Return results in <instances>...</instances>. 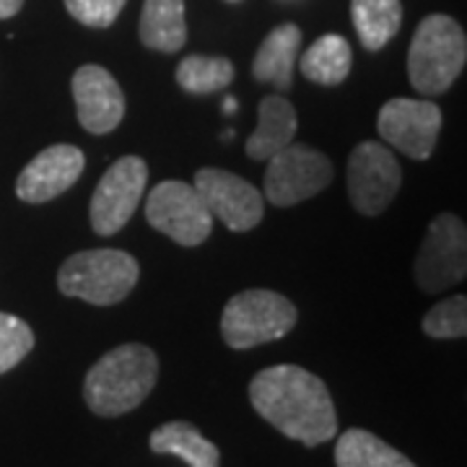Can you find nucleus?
<instances>
[{"instance_id":"1","label":"nucleus","mask_w":467,"mask_h":467,"mask_svg":"<svg viewBox=\"0 0 467 467\" xmlns=\"http://www.w3.org/2000/svg\"><path fill=\"white\" fill-rule=\"evenodd\" d=\"M250 402L270 426L304 447H319L337 434L330 389L306 368L294 364L263 368L250 382Z\"/></svg>"},{"instance_id":"2","label":"nucleus","mask_w":467,"mask_h":467,"mask_svg":"<svg viewBox=\"0 0 467 467\" xmlns=\"http://www.w3.org/2000/svg\"><path fill=\"white\" fill-rule=\"evenodd\" d=\"M156 377V353L140 343H125L104 353L88 368L84 379V400L97 416H125L149 398Z\"/></svg>"},{"instance_id":"3","label":"nucleus","mask_w":467,"mask_h":467,"mask_svg":"<svg viewBox=\"0 0 467 467\" xmlns=\"http://www.w3.org/2000/svg\"><path fill=\"white\" fill-rule=\"evenodd\" d=\"M467 63L465 29L447 14H431L418 24L408 50V78L423 97L447 94Z\"/></svg>"},{"instance_id":"4","label":"nucleus","mask_w":467,"mask_h":467,"mask_svg":"<svg viewBox=\"0 0 467 467\" xmlns=\"http://www.w3.org/2000/svg\"><path fill=\"white\" fill-rule=\"evenodd\" d=\"M140 265L122 250H86L70 254L60 273L57 288L63 296L112 306L125 299L138 284Z\"/></svg>"},{"instance_id":"5","label":"nucleus","mask_w":467,"mask_h":467,"mask_svg":"<svg viewBox=\"0 0 467 467\" xmlns=\"http://www.w3.org/2000/svg\"><path fill=\"white\" fill-rule=\"evenodd\" d=\"M299 319L296 306L278 291L250 288L229 299L221 317V335L229 348L244 350L281 340Z\"/></svg>"},{"instance_id":"6","label":"nucleus","mask_w":467,"mask_h":467,"mask_svg":"<svg viewBox=\"0 0 467 467\" xmlns=\"http://www.w3.org/2000/svg\"><path fill=\"white\" fill-rule=\"evenodd\" d=\"M333 164L322 150L306 143H288L267 159L263 192L273 205L288 208L319 195L333 182Z\"/></svg>"},{"instance_id":"7","label":"nucleus","mask_w":467,"mask_h":467,"mask_svg":"<svg viewBox=\"0 0 467 467\" xmlns=\"http://www.w3.org/2000/svg\"><path fill=\"white\" fill-rule=\"evenodd\" d=\"M146 218L156 232L167 234L182 247H198L213 229V216L201 192L180 180L159 182L150 190L146 198Z\"/></svg>"},{"instance_id":"8","label":"nucleus","mask_w":467,"mask_h":467,"mask_svg":"<svg viewBox=\"0 0 467 467\" xmlns=\"http://www.w3.org/2000/svg\"><path fill=\"white\" fill-rule=\"evenodd\" d=\"M413 273L416 284L426 294H441L454 284L465 281L467 229L454 213H441L429 223Z\"/></svg>"},{"instance_id":"9","label":"nucleus","mask_w":467,"mask_h":467,"mask_svg":"<svg viewBox=\"0 0 467 467\" xmlns=\"http://www.w3.org/2000/svg\"><path fill=\"white\" fill-rule=\"evenodd\" d=\"M149 182V167L140 156H122L112 167L104 171V177L97 184L88 218L91 229L99 236H112L133 218L138 205L146 195Z\"/></svg>"},{"instance_id":"10","label":"nucleus","mask_w":467,"mask_h":467,"mask_svg":"<svg viewBox=\"0 0 467 467\" xmlns=\"http://www.w3.org/2000/svg\"><path fill=\"white\" fill-rule=\"evenodd\" d=\"M402 169L395 153L374 140H364L348 156V198L364 216H379L400 192Z\"/></svg>"},{"instance_id":"11","label":"nucleus","mask_w":467,"mask_h":467,"mask_svg":"<svg viewBox=\"0 0 467 467\" xmlns=\"http://www.w3.org/2000/svg\"><path fill=\"white\" fill-rule=\"evenodd\" d=\"M211 216H216L229 232H250L265 216V201L257 187L236 177L234 171L202 167L195 174V184Z\"/></svg>"},{"instance_id":"12","label":"nucleus","mask_w":467,"mask_h":467,"mask_svg":"<svg viewBox=\"0 0 467 467\" xmlns=\"http://www.w3.org/2000/svg\"><path fill=\"white\" fill-rule=\"evenodd\" d=\"M377 130L395 150L410 159H429L441 130V109L429 99H389L379 109Z\"/></svg>"},{"instance_id":"13","label":"nucleus","mask_w":467,"mask_h":467,"mask_svg":"<svg viewBox=\"0 0 467 467\" xmlns=\"http://www.w3.org/2000/svg\"><path fill=\"white\" fill-rule=\"evenodd\" d=\"M84 167V150L70 143H57V146L39 150L32 161L21 169L16 180V195L24 202L55 201L57 195H63L78 182Z\"/></svg>"},{"instance_id":"14","label":"nucleus","mask_w":467,"mask_h":467,"mask_svg":"<svg viewBox=\"0 0 467 467\" xmlns=\"http://www.w3.org/2000/svg\"><path fill=\"white\" fill-rule=\"evenodd\" d=\"M73 101L84 130L107 135L125 117V94L115 76L101 66H81L73 73Z\"/></svg>"},{"instance_id":"15","label":"nucleus","mask_w":467,"mask_h":467,"mask_svg":"<svg viewBox=\"0 0 467 467\" xmlns=\"http://www.w3.org/2000/svg\"><path fill=\"white\" fill-rule=\"evenodd\" d=\"M301 50V29L296 24H281L267 34L252 60V76L263 84H273L278 91H288L294 84V70Z\"/></svg>"},{"instance_id":"16","label":"nucleus","mask_w":467,"mask_h":467,"mask_svg":"<svg viewBox=\"0 0 467 467\" xmlns=\"http://www.w3.org/2000/svg\"><path fill=\"white\" fill-rule=\"evenodd\" d=\"M296 128H299V122H296L294 104L281 94H270L260 101L257 128L247 140V156L254 161H267L273 153L294 143Z\"/></svg>"},{"instance_id":"17","label":"nucleus","mask_w":467,"mask_h":467,"mask_svg":"<svg viewBox=\"0 0 467 467\" xmlns=\"http://www.w3.org/2000/svg\"><path fill=\"white\" fill-rule=\"evenodd\" d=\"M140 42L156 52H180L187 42L184 0H146L140 14Z\"/></svg>"},{"instance_id":"18","label":"nucleus","mask_w":467,"mask_h":467,"mask_svg":"<svg viewBox=\"0 0 467 467\" xmlns=\"http://www.w3.org/2000/svg\"><path fill=\"white\" fill-rule=\"evenodd\" d=\"M150 450L156 454H174L187 462V467H218L221 451L213 441L187 420H169L150 434Z\"/></svg>"},{"instance_id":"19","label":"nucleus","mask_w":467,"mask_h":467,"mask_svg":"<svg viewBox=\"0 0 467 467\" xmlns=\"http://www.w3.org/2000/svg\"><path fill=\"white\" fill-rule=\"evenodd\" d=\"M353 66V52L346 36L340 34H322L312 42V47L301 55L299 67L306 81L319 86H337L348 78Z\"/></svg>"},{"instance_id":"20","label":"nucleus","mask_w":467,"mask_h":467,"mask_svg":"<svg viewBox=\"0 0 467 467\" xmlns=\"http://www.w3.org/2000/svg\"><path fill=\"white\" fill-rule=\"evenodd\" d=\"M350 18L361 45L368 52H379L400 32V0H350Z\"/></svg>"},{"instance_id":"21","label":"nucleus","mask_w":467,"mask_h":467,"mask_svg":"<svg viewBox=\"0 0 467 467\" xmlns=\"http://www.w3.org/2000/svg\"><path fill=\"white\" fill-rule=\"evenodd\" d=\"M337 467H416L402 451L364 429H348L335 444Z\"/></svg>"},{"instance_id":"22","label":"nucleus","mask_w":467,"mask_h":467,"mask_svg":"<svg viewBox=\"0 0 467 467\" xmlns=\"http://www.w3.org/2000/svg\"><path fill=\"white\" fill-rule=\"evenodd\" d=\"M234 81V63L229 57L190 55L177 66V84L187 94H213Z\"/></svg>"},{"instance_id":"23","label":"nucleus","mask_w":467,"mask_h":467,"mask_svg":"<svg viewBox=\"0 0 467 467\" xmlns=\"http://www.w3.org/2000/svg\"><path fill=\"white\" fill-rule=\"evenodd\" d=\"M423 333L436 340H457L467 335V299L462 294L431 306L423 317Z\"/></svg>"},{"instance_id":"24","label":"nucleus","mask_w":467,"mask_h":467,"mask_svg":"<svg viewBox=\"0 0 467 467\" xmlns=\"http://www.w3.org/2000/svg\"><path fill=\"white\" fill-rule=\"evenodd\" d=\"M34 348L32 327L21 317L0 312V374L18 367Z\"/></svg>"},{"instance_id":"25","label":"nucleus","mask_w":467,"mask_h":467,"mask_svg":"<svg viewBox=\"0 0 467 467\" xmlns=\"http://www.w3.org/2000/svg\"><path fill=\"white\" fill-rule=\"evenodd\" d=\"M128 0H66V8L76 21L94 29L112 26Z\"/></svg>"},{"instance_id":"26","label":"nucleus","mask_w":467,"mask_h":467,"mask_svg":"<svg viewBox=\"0 0 467 467\" xmlns=\"http://www.w3.org/2000/svg\"><path fill=\"white\" fill-rule=\"evenodd\" d=\"M21 5H24V0H0V18L16 16Z\"/></svg>"},{"instance_id":"27","label":"nucleus","mask_w":467,"mask_h":467,"mask_svg":"<svg viewBox=\"0 0 467 467\" xmlns=\"http://www.w3.org/2000/svg\"><path fill=\"white\" fill-rule=\"evenodd\" d=\"M223 107H226V112H234V109H236V101L226 99L223 101Z\"/></svg>"},{"instance_id":"28","label":"nucleus","mask_w":467,"mask_h":467,"mask_svg":"<svg viewBox=\"0 0 467 467\" xmlns=\"http://www.w3.org/2000/svg\"><path fill=\"white\" fill-rule=\"evenodd\" d=\"M226 3H239V0H226Z\"/></svg>"}]
</instances>
